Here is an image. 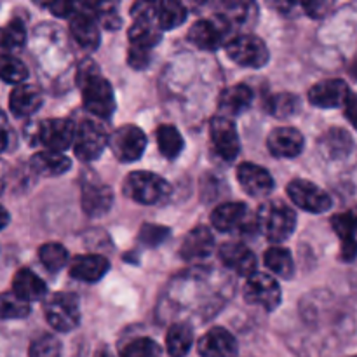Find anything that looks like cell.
I'll return each instance as SVG.
<instances>
[{
  "label": "cell",
  "mask_w": 357,
  "mask_h": 357,
  "mask_svg": "<svg viewBox=\"0 0 357 357\" xmlns=\"http://www.w3.org/2000/svg\"><path fill=\"white\" fill-rule=\"evenodd\" d=\"M94 357H114V354H112L110 351H107V349H101V351H98L96 354H94Z\"/></svg>",
  "instance_id": "7dc6e473"
},
{
  "label": "cell",
  "mask_w": 357,
  "mask_h": 357,
  "mask_svg": "<svg viewBox=\"0 0 357 357\" xmlns=\"http://www.w3.org/2000/svg\"><path fill=\"white\" fill-rule=\"evenodd\" d=\"M122 192L126 197L138 204H157L169 195L171 187L162 176L150 171H135L126 176L122 183Z\"/></svg>",
  "instance_id": "3957f363"
},
{
  "label": "cell",
  "mask_w": 357,
  "mask_h": 357,
  "mask_svg": "<svg viewBox=\"0 0 357 357\" xmlns=\"http://www.w3.org/2000/svg\"><path fill=\"white\" fill-rule=\"evenodd\" d=\"M187 20V9L183 3L166 0V2L157 3V21H159L160 30H173L180 26Z\"/></svg>",
  "instance_id": "1f68e13d"
},
{
  "label": "cell",
  "mask_w": 357,
  "mask_h": 357,
  "mask_svg": "<svg viewBox=\"0 0 357 357\" xmlns=\"http://www.w3.org/2000/svg\"><path fill=\"white\" fill-rule=\"evenodd\" d=\"M251 101H253V91L246 84H237V86L227 87L225 91H222L218 107L223 117L230 119L241 115L246 108H250Z\"/></svg>",
  "instance_id": "484cf974"
},
{
  "label": "cell",
  "mask_w": 357,
  "mask_h": 357,
  "mask_svg": "<svg viewBox=\"0 0 357 357\" xmlns=\"http://www.w3.org/2000/svg\"><path fill=\"white\" fill-rule=\"evenodd\" d=\"M75 124L66 119H45L35 128V139L49 152L63 153L75 142Z\"/></svg>",
  "instance_id": "8992f818"
},
{
  "label": "cell",
  "mask_w": 357,
  "mask_h": 357,
  "mask_svg": "<svg viewBox=\"0 0 357 357\" xmlns=\"http://www.w3.org/2000/svg\"><path fill=\"white\" fill-rule=\"evenodd\" d=\"M110 271V264L101 255H80L70 264V275L84 282H98Z\"/></svg>",
  "instance_id": "ac0fdd59"
},
{
  "label": "cell",
  "mask_w": 357,
  "mask_h": 357,
  "mask_svg": "<svg viewBox=\"0 0 357 357\" xmlns=\"http://www.w3.org/2000/svg\"><path fill=\"white\" fill-rule=\"evenodd\" d=\"M218 257L222 264L230 271L237 272L244 278H251L257 274V257L250 248L241 243H227L220 248Z\"/></svg>",
  "instance_id": "5bb4252c"
},
{
  "label": "cell",
  "mask_w": 357,
  "mask_h": 357,
  "mask_svg": "<svg viewBox=\"0 0 357 357\" xmlns=\"http://www.w3.org/2000/svg\"><path fill=\"white\" fill-rule=\"evenodd\" d=\"M237 178L243 190L251 197H267L274 190V178L258 164L243 162L237 167Z\"/></svg>",
  "instance_id": "4fadbf2b"
},
{
  "label": "cell",
  "mask_w": 357,
  "mask_h": 357,
  "mask_svg": "<svg viewBox=\"0 0 357 357\" xmlns=\"http://www.w3.org/2000/svg\"><path fill=\"white\" fill-rule=\"evenodd\" d=\"M112 153L122 162H135L146 149V136L138 126H122L108 139Z\"/></svg>",
  "instance_id": "52a82bcc"
},
{
  "label": "cell",
  "mask_w": 357,
  "mask_h": 357,
  "mask_svg": "<svg viewBox=\"0 0 357 357\" xmlns=\"http://www.w3.org/2000/svg\"><path fill=\"white\" fill-rule=\"evenodd\" d=\"M30 166L40 176H59L70 169L72 162L65 153L44 150V152H38L31 157Z\"/></svg>",
  "instance_id": "4316f807"
},
{
  "label": "cell",
  "mask_w": 357,
  "mask_h": 357,
  "mask_svg": "<svg viewBox=\"0 0 357 357\" xmlns=\"http://www.w3.org/2000/svg\"><path fill=\"white\" fill-rule=\"evenodd\" d=\"M80 204L86 215L98 218V216L107 215L114 204V194L107 185L101 183H89L82 188L80 195Z\"/></svg>",
  "instance_id": "ffe728a7"
},
{
  "label": "cell",
  "mask_w": 357,
  "mask_h": 357,
  "mask_svg": "<svg viewBox=\"0 0 357 357\" xmlns=\"http://www.w3.org/2000/svg\"><path fill=\"white\" fill-rule=\"evenodd\" d=\"M201 357H236L237 340L225 328H211L197 344Z\"/></svg>",
  "instance_id": "9a60e30c"
},
{
  "label": "cell",
  "mask_w": 357,
  "mask_h": 357,
  "mask_svg": "<svg viewBox=\"0 0 357 357\" xmlns=\"http://www.w3.org/2000/svg\"><path fill=\"white\" fill-rule=\"evenodd\" d=\"M351 73H352V77H354V79H357V61L354 63V65H352Z\"/></svg>",
  "instance_id": "c3c4849f"
},
{
  "label": "cell",
  "mask_w": 357,
  "mask_h": 357,
  "mask_svg": "<svg viewBox=\"0 0 357 357\" xmlns=\"http://www.w3.org/2000/svg\"><path fill=\"white\" fill-rule=\"evenodd\" d=\"M265 265L271 272H274L278 278L281 279H291L295 274V264H293V257L289 250L281 246H272L265 251L264 257Z\"/></svg>",
  "instance_id": "f546056e"
},
{
  "label": "cell",
  "mask_w": 357,
  "mask_h": 357,
  "mask_svg": "<svg viewBox=\"0 0 357 357\" xmlns=\"http://www.w3.org/2000/svg\"><path fill=\"white\" fill-rule=\"evenodd\" d=\"M227 54L237 65L250 66V68H261L268 61L267 44L257 35L250 33L230 38L227 44Z\"/></svg>",
  "instance_id": "277c9868"
},
{
  "label": "cell",
  "mask_w": 357,
  "mask_h": 357,
  "mask_svg": "<svg viewBox=\"0 0 357 357\" xmlns=\"http://www.w3.org/2000/svg\"><path fill=\"white\" fill-rule=\"evenodd\" d=\"M194 345V331L188 324L176 323L167 330L166 349L171 357H187Z\"/></svg>",
  "instance_id": "f1b7e54d"
},
{
  "label": "cell",
  "mask_w": 357,
  "mask_h": 357,
  "mask_svg": "<svg viewBox=\"0 0 357 357\" xmlns=\"http://www.w3.org/2000/svg\"><path fill=\"white\" fill-rule=\"evenodd\" d=\"M30 314V303L21 300L14 293L0 295V319H23Z\"/></svg>",
  "instance_id": "8d00e7d4"
},
{
  "label": "cell",
  "mask_w": 357,
  "mask_h": 357,
  "mask_svg": "<svg viewBox=\"0 0 357 357\" xmlns=\"http://www.w3.org/2000/svg\"><path fill=\"white\" fill-rule=\"evenodd\" d=\"M345 117L357 129V94H351L345 101Z\"/></svg>",
  "instance_id": "7bdbcfd3"
},
{
  "label": "cell",
  "mask_w": 357,
  "mask_h": 357,
  "mask_svg": "<svg viewBox=\"0 0 357 357\" xmlns=\"http://www.w3.org/2000/svg\"><path fill=\"white\" fill-rule=\"evenodd\" d=\"M38 260L49 272H59L68 264V251L58 243H47L38 248Z\"/></svg>",
  "instance_id": "e575fe53"
},
{
  "label": "cell",
  "mask_w": 357,
  "mask_h": 357,
  "mask_svg": "<svg viewBox=\"0 0 357 357\" xmlns=\"http://www.w3.org/2000/svg\"><path fill=\"white\" fill-rule=\"evenodd\" d=\"M303 7H305L307 10H309V14L312 17H321V16H324V14H326V9L328 7H331L330 3H326V2H316V3H303Z\"/></svg>",
  "instance_id": "ee69618b"
},
{
  "label": "cell",
  "mask_w": 357,
  "mask_h": 357,
  "mask_svg": "<svg viewBox=\"0 0 357 357\" xmlns=\"http://www.w3.org/2000/svg\"><path fill=\"white\" fill-rule=\"evenodd\" d=\"M351 96L349 87L344 80L330 79L316 84L309 91V101L314 107L319 108H337L345 105L347 98Z\"/></svg>",
  "instance_id": "e0dca14e"
},
{
  "label": "cell",
  "mask_w": 357,
  "mask_h": 357,
  "mask_svg": "<svg viewBox=\"0 0 357 357\" xmlns=\"http://www.w3.org/2000/svg\"><path fill=\"white\" fill-rule=\"evenodd\" d=\"M157 145L166 159H176L183 150V136L174 126L164 124L157 129Z\"/></svg>",
  "instance_id": "4dcf8cb0"
},
{
  "label": "cell",
  "mask_w": 357,
  "mask_h": 357,
  "mask_svg": "<svg viewBox=\"0 0 357 357\" xmlns=\"http://www.w3.org/2000/svg\"><path fill=\"white\" fill-rule=\"evenodd\" d=\"M230 31V24L216 14L215 20H199L188 31V40L199 49L215 51L225 42L227 33Z\"/></svg>",
  "instance_id": "30bf717a"
},
{
  "label": "cell",
  "mask_w": 357,
  "mask_h": 357,
  "mask_svg": "<svg viewBox=\"0 0 357 357\" xmlns=\"http://www.w3.org/2000/svg\"><path fill=\"white\" fill-rule=\"evenodd\" d=\"M248 208L243 202H225L211 213V223L220 232H232L246 225Z\"/></svg>",
  "instance_id": "603a6c76"
},
{
  "label": "cell",
  "mask_w": 357,
  "mask_h": 357,
  "mask_svg": "<svg viewBox=\"0 0 357 357\" xmlns=\"http://www.w3.org/2000/svg\"><path fill=\"white\" fill-rule=\"evenodd\" d=\"M70 31L80 47L93 51L100 44V28H98L96 17L91 14L77 10L75 16L70 20Z\"/></svg>",
  "instance_id": "d4e9b609"
},
{
  "label": "cell",
  "mask_w": 357,
  "mask_h": 357,
  "mask_svg": "<svg viewBox=\"0 0 357 357\" xmlns=\"http://www.w3.org/2000/svg\"><path fill=\"white\" fill-rule=\"evenodd\" d=\"M319 149L324 157L331 160L344 159L352 150V138L344 129L333 128L324 132L319 139Z\"/></svg>",
  "instance_id": "83f0119b"
},
{
  "label": "cell",
  "mask_w": 357,
  "mask_h": 357,
  "mask_svg": "<svg viewBox=\"0 0 357 357\" xmlns=\"http://www.w3.org/2000/svg\"><path fill=\"white\" fill-rule=\"evenodd\" d=\"M77 84L80 87L84 107L87 108V112L100 119H110L115 110L114 89L100 73L96 63L91 59L80 63L77 70Z\"/></svg>",
  "instance_id": "6da1fadb"
},
{
  "label": "cell",
  "mask_w": 357,
  "mask_h": 357,
  "mask_svg": "<svg viewBox=\"0 0 357 357\" xmlns=\"http://www.w3.org/2000/svg\"><path fill=\"white\" fill-rule=\"evenodd\" d=\"M45 7H47L54 16H59V17H73L77 14V3L54 2V3H45Z\"/></svg>",
  "instance_id": "b9f144b4"
},
{
  "label": "cell",
  "mask_w": 357,
  "mask_h": 357,
  "mask_svg": "<svg viewBox=\"0 0 357 357\" xmlns=\"http://www.w3.org/2000/svg\"><path fill=\"white\" fill-rule=\"evenodd\" d=\"M209 131H211V142L215 146L216 153H218L222 159L225 160H234L241 152V143H239V135H237V129L234 126L232 119L218 117L211 119V126H209Z\"/></svg>",
  "instance_id": "7c38bea8"
},
{
  "label": "cell",
  "mask_w": 357,
  "mask_h": 357,
  "mask_svg": "<svg viewBox=\"0 0 357 357\" xmlns=\"http://www.w3.org/2000/svg\"><path fill=\"white\" fill-rule=\"evenodd\" d=\"M9 145V132H7V121L3 114L0 112V153L7 149Z\"/></svg>",
  "instance_id": "f6af8a7d"
},
{
  "label": "cell",
  "mask_w": 357,
  "mask_h": 357,
  "mask_svg": "<svg viewBox=\"0 0 357 357\" xmlns=\"http://www.w3.org/2000/svg\"><path fill=\"white\" fill-rule=\"evenodd\" d=\"M244 300L251 305H260L272 312L281 303V288L271 275L257 272L248 278L246 284H244Z\"/></svg>",
  "instance_id": "ba28073f"
},
{
  "label": "cell",
  "mask_w": 357,
  "mask_h": 357,
  "mask_svg": "<svg viewBox=\"0 0 357 357\" xmlns=\"http://www.w3.org/2000/svg\"><path fill=\"white\" fill-rule=\"evenodd\" d=\"M30 357H61V342L54 335L44 333L35 338L28 351Z\"/></svg>",
  "instance_id": "74e56055"
},
{
  "label": "cell",
  "mask_w": 357,
  "mask_h": 357,
  "mask_svg": "<svg viewBox=\"0 0 357 357\" xmlns=\"http://www.w3.org/2000/svg\"><path fill=\"white\" fill-rule=\"evenodd\" d=\"M288 195L295 206L309 213H324L331 208V197L312 181L295 180L288 185Z\"/></svg>",
  "instance_id": "8fae6325"
},
{
  "label": "cell",
  "mask_w": 357,
  "mask_h": 357,
  "mask_svg": "<svg viewBox=\"0 0 357 357\" xmlns=\"http://www.w3.org/2000/svg\"><path fill=\"white\" fill-rule=\"evenodd\" d=\"M159 345L146 337L129 342L121 351V357H159Z\"/></svg>",
  "instance_id": "f35d334b"
},
{
  "label": "cell",
  "mask_w": 357,
  "mask_h": 357,
  "mask_svg": "<svg viewBox=\"0 0 357 357\" xmlns=\"http://www.w3.org/2000/svg\"><path fill=\"white\" fill-rule=\"evenodd\" d=\"M13 293L24 302H37L47 295V286L30 268H20L13 279Z\"/></svg>",
  "instance_id": "cb8c5ba5"
},
{
  "label": "cell",
  "mask_w": 357,
  "mask_h": 357,
  "mask_svg": "<svg viewBox=\"0 0 357 357\" xmlns=\"http://www.w3.org/2000/svg\"><path fill=\"white\" fill-rule=\"evenodd\" d=\"M305 139L298 129L293 128H279L268 135L267 146L268 152L279 159H291L302 153Z\"/></svg>",
  "instance_id": "2e32d148"
},
{
  "label": "cell",
  "mask_w": 357,
  "mask_h": 357,
  "mask_svg": "<svg viewBox=\"0 0 357 357\" xmlns=\"http://www.w3.org/2000/svg\"><path fill=\"white\" fill-rule=\"evenodd\" d=\"M10 222V216H9V211H7L3 206H0V230L6 229L7 225H9Z\"/></svg>",
  "instance_id": "bcb514c9"
},
{
  "label": "cell",
  "mask_w": 357,
  "mask_h": 357,
  "mask_svg": "<svg viewBox=\"0 0 357 357\" xmlns=\"http://www.w3.org/2000/svg\"><path fill=\"white\" fill-rule=\"evenodd\" d=\"M128 63L135 70H145L150 63V54L146 49L135 47V45H129L128 51Z\"/></svg>",
  "instance_id": "60d3db41"
},
{
  "label": "cell",
  "mask_w": 357,
  "mask_h": 357,
  "mask_svg": "<svg viewBox=\"0 0 357 357\" xmlns=\"http://www.w3.org/2000/svg\"><path fill=\"white\" fill-rule=\"evenodd\" d=\"M354 213H356V216H357V208H356V209H354Z\"/></svg>",
  "instance_id": "681fc988"
},
{
  "label": "cell",
  "mask_w": 357,
  "mask_h": 357,
  "mask_svg": "<svg viewBox=\"0 0 357 357\" xmlns=\"http://www.w3.org/2000/svg\"><path fill=\"white\" fill-rule=\"evenodd\" d=\"M354 357H357V356H354Z\"/></svg>",
  "instance_id": "f907efd6"
},
{
  "label": "cell",
  "mask_w": 357,
  "mask_h": 357,
  "mask_svg": "<svg viewBox=\"0 0 357 357\" xmlns=\"http://www.w3.org/2000/svg\"><path fill=\"white\" fill-rule=\"evenodd\" d=\"M26 40V30L21 20L9 21V24L0 28V56L9 54V51L23 47Z\"/></svg>",
  "instance_id": "d6a6232c"
},
{
  "label": "cell",
  "mask_w": 357,
  "mask_h": 357,
  "mask_svg": "<svg viewBox=\"0 0 357 357\" xmlns=\"http://www.w3.org/2000/svg\"><path fill=\"white\" fill-rule=\"evenodd\" d=\"M215 250V237L208 227H195L187 234L180 248V255L185 260H201L209 257Z\"/></svg>",
  "instance_id": "44dd1931"
},
{
  "label": "cell",
  "mask_w": 357,
  "mask_h": 357,
  "mask_svg": "<svg viewBox=\"0 0 357 357\" xmlns=\"http://www.w3.org/2000/svg\"><path fill=\"white\" fill-rule=\"evenodd\" d=\"M265 108L271 115L278 119H288L300 110V98L291 93L274 94L267 100Z\"/></svg>",
  "instance_id": "836d02e7"
},
{
  "label": "cell",
  "mask_w": 357,
  "mask_h": 357,
  "mask_svg": "<svg viewBox=\"0 0 357 357\" xmlns=\"http://www.w3.org/2000/svg\"><path fill=\"white\" fill-rule=\"evenodd\" d=\"M42 107V93L33 84H20L9 96V108L16 117H30Z\"/></svg>",
  "instance_id": "7402d4cb"
},
{
  "label": "cell",
  "mask_w": 357,
  "mask_h": 357,
  "mask_svg": "<svg viewBox=\"0 0 357 357\" xmlns=\"http://www.w3.org/2000/svg\"><path fill=\"white\" fill-rule=\"evenodd\" d=\"M331 227L342 241V258L354 260L357 257V216L354 209L331 218Z\"/></svg>",
  "instance_id": "d6986e66"
},
{
  "label": "cell",
  "mask_w": 357,
  "mask_h": 357,
  "mask_svg": "<svg viewBox=\"0 0 357 357\" xmlns=\"http://www.w3.org/2000/svg\"><path fill=\"white\" fill-rule=\"evenodd\" d=\"M110 136L107 135L100 124L93 121H84L82 124L77 126L75 131V142H73V149H75L77 157L80 160H94L101 155L105 146L108 145Z\"/></svg>",
  "instance_id": "9c48e42d"
},
{
  "label": "cell",
  "mask_w": 357,
  "mask_h": 357,
  "mask_svg": "<svg viewBox=\"0 0 357 357\" xmlns=\"http://www.w3.org/2000/svg\"><path fill=\"white\" fill-rule=\"evenodd\" d=\"M28 77V68L20 58L13 54L0 56V79L7 84H23Z\"/></svg>",
  "instance_id": "d590c367"
},
{
  "label": "cell",
  "mask_w": 357,
  "mask_h": 357,
  "mask_svg": "<svg viewBox=\"0 0 357 357\" xmlns=\"http://www.w3.org/2000/svg\"><path fill=\"white\" fill-rule=\"evenodd\" d=\"M257 223L271 243H284L296 227V215L286 202L268 201L260 206Z\"/></svg>",
  "instance_id": "7a4b0ae2"
},
{
  "label": "cell",
  "mask_w": 357,
  "mask_h": 357,
  "mask_svg": "<svg viewBox=\"0 0 357 357\" xmlns=\"http://www.w3.org/2000/svg\"><path fill=\"white\" fill-rule=\"evenodd\" d=\"M167 236H169V229L157 225V223H145L139 229V241L145 246H159L160 243L167 239Z\"/></svg>",
  "instance_id": "ab89813d"
},
{
  "label": "cell",
  "mask_w": 357,
  "mask_h": 357,
  "mask_svg": "<svg viewBox=\"0 0 357 357\" xmlns=\"http://www.w3.org/2000/svg\"><path fill=\"white\" fill-rule=\"evenodd\" d=\"M45 317L56 331L68 333L80 324L79 298L72 293H56L45 305Z\"/></svg>",
  "instance_id": "5b68a950"
}]
</instances>
